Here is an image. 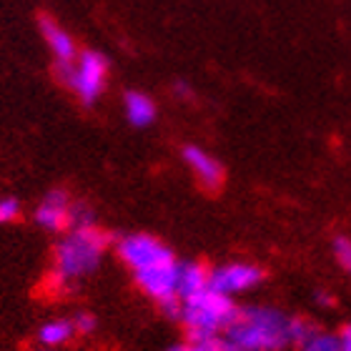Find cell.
Listing matches in <instances>:
<instances>
[{"mask_svg": "<svg viewBox=\"0 0 351 351\" xmlns=\"http://www.w3.org/2000/svg\"><path fill=\"white\" fill-rule=\"evenodd\" d=\"M121 261L128 266L136 284L148 299H154L169 319L181 316L178 274L181 261L173 251L151 234H128L116 243Z\"/></svg>", "mask_w": 351, "mask_h": 351, "instance_id": "6da1fadb", "label": "cell"}, {"mask_svg": "<svg viewBox=\"0 0 351 351\" xmlns=\"http://www.w3.org/2000/svg\"><path fill=\"white\" fill-rule=\"evenodd\" d=\"M110 246V236L93 226L68 228L56 246L53 256V281L58 289H73L78 281L98 271L103 256Z\"/></svg>", "mask_w": 351, "mask_h": 351, "instance_id": "7a4b0ae2", "label": "cell"}, {"mask_svg": "<svg viewBox=\"0 0 351 351\" xmlns=\"http://www.w3.org/2000/svg\"><path fill=\"white\" fill-rule=\"evenodd\" d=\"M223 337L246 351H284L293 346L291 316L271 306H239Z\"/></svg>", "mask_w": 351, "mask_h": 351, "instance_id": "3957f363", "label": "cell"}, {"mask_svg": "<svg viewBox=\"0 0 351 351\" xmlns=\"http://www.w3.org/2000/svg\"><path fill=\"white\" fill-rule=\"evenodd\" d=\"M236 311L239 306L234 304V296H226L208 286L204 291L181 301L178 322H181L189 341H211V339L226 334Z\"/></svg>", "mask_w": 351, "mask_h": 351, "instance_id": "277c9868", "label": "cell"}, {"mask_svg": "<svg viewBox=\"0 0 351 351\" xmlns=\"http://www.w3.org/2000/svg\"><path fill=\"white\" fill-rule=\"evenodd\" d=\"M63 83L73 88V93L86 106H93L103 95L106 83H108V58L98 51L78 53L73 68L63 75Z\"/></svg>", "mask_w": 351, "mask_h": 351, "instance_id": "5b68a950", "label": "cell"}, {"mask_svg": "<svg viewBox=\"0 0 351 351\" xmlns=\"http://www.w3.org/2000/svg\"><path fill=\"white\" fill-rule=\"evenodd\" d=\"M263 281V271L254 263L231 261L223 266L211 269V286L226 296H239V293L254 291Z\"/></svg>", "mask_w": 351, "mask_h": 351, "instance_id": "8992f818", "label": "cell"}, {"mask_svg": "<svg viewBox=\"0 0 351 351\" xmlns=\"http://www.w3.org/2000/svg\"><path fill=\"white\" fill-rule=\"evenodd\" d=\"M38 25H40L43 40H45V45L51 48L53 58H56V66H58V73H60V78H63V75L73 68L75 58H78L75 40L71 38V33H68V30L60 28L58 23L53 21V18H48V15H40Z\"/></svg>", "mask_w": 351, "mask_h": 351, "instance_id": "52a82bcc", "label": "cell"}, {"mask_svg": "<svg viewBox=\"0 0 351 351\" xmlns=\"http://www.w3.org/2000/svg\"><path fill=\"white\" fill-rule=\"evenodd\" d=\"M183 163L191 169V173L196 176V181L204 186L206 191H219L223 186V178H226V171L221 166L219 158H213L208 151L198 146H186L181 151Z\"/></svg>", "mask_w": 351, "mask_h": 351, "instance_id": "ba28073f", "label": "cell"}, {"mask_svg": "<svg viewBox=\"0 0 351 351\" xmlns=\"http://www.w3.org/2000/svg\"><path fill=\"white\" fill-rule=\"evenodd\" d=\"M68 219H71V201L66 191L53 189L43 196V201L36 208V223L45 231H68Z\"/></svg>", "mask_w": 351, "mask_h": 351, "instance_id": "9c48e42d", "label": "cell"}, {"mask_svg": "<svg viewBox=\"0 0 351 351\" xmlns=\"http://www.w3.org/2000/svg\"><path fill=\"white\" fill-rule=\"evenodd\" d=\"M211 286V269H206L198 261H181V274H178V299H189L193 293L204 291Z\"/></svg>", "mask_w": 351, "mask_h": 351, "instance_id": "30bf717a", "label": "cell"}, {"mask_svg": "<svg viewBox=\"0 0 351 351\" xmlns=\"http://www.w3.org/2000/svg\"><path fill=\"white\" fill-rule=\"evenodd\" d=\"M125 116L136 128H148L156 121V103L141 90H128L123 98Z\"/></svg>", "mask_w": 351, "mask_h": 351, "instance_id": "8fae6325", "label": "cell"}, {"mask_svg": "<svg viewBox=\"0 0 351 351\" xmlns=\"http://www.w3.org/2000/svg\"><path fill=\"white\" fill-rule=\"evenodd\" d=\"M75 337V326L73 319H56V322H45L40 329H38V341L40 346H51V349H58V346L68 344L71 339Z\"/></svg>", "mask_w": 351, "mask_h": 351, "instance_id": "7c38bea8", "label": "cell"}, {"mask_svg": "<svg viewBox=\"0 0 351 351\" xmlns=\"http://www.w3.org/2000/svg\"><path fill=\"white\" fill-rule=\"evenodd\" d=\"M299 351H341V339L324 334V331H314L306 341H301Z\"/></svg>", "mask_w": 351, "mask_h": 351, "instance_id": "4fadbf2b", "label": "cell"}, {"mask_svg": "<svg viewBox=\"0 0 351 351\" xmlns=\"http://www.w3.org/2000/svg\"><path fill=\"white\" fill-rule=\"evenodd\" d=\"M95 216L86 204H71V219H68V228H83L93 226Z\"/></svg>", "mask_w": 351, "mask_h": 351, "instance_id": "5bb4252c", "label": "cell"}, {"mask_svg": "<svg viewBox=\"0 0 351 351\" xmlns=\"http://www.w3.org/2000/svg\"><path fill=\"white\" fill-rule=\"evenodd\" d=\"M334 256L341 263V269H344L346 274H351V239H346V236L334 239Z\"/></svg>", "mask_w": 351, "mask_h": 351, "instance_id": "9a60e30c", "label": "cell"}, {"mask_svg": "<svg viewBox=\"0 0 351 351\" xmlns=\"http://www.w3.org/2000/svg\"><path fill=\"white\" fill-rule=\"evenodd\" d=\"M18 216H21V204H18V198L0 196V226L15 221Z\"/></svg>", "mask_w": 351, "mask_h": 351, "instance_id": "2e32d148", "label": "cell"}, {"mask_svg": "<svg viewBox=\"0 0 351 351\" xmlns=\"http://www.w3.org/2000/svg\"><path fill=\"white\" fill-rule=\"evenodd\" d=\"M221 337L211 339V341H183V344H173L166 351H219Z\"/></svg>", "mask_w": 351, "mask_h": 351, "instance_id": "e0dca14e", "label": "cell"}, {"mask_svg": "<svg viewBox=\"0 0 351 351\" xmlns=\"http://www.w3.org/2000/svg\"><path fill=\"white\" fill-rule=\"evenodd\" d=\"M73 326H75V334H78V337H88V334H93L98 324H95V316L83 311V314L73 316Z\"/></svg>", "mask_w": 351, "mask_h": 351, "instance_id": "ac0fdd59", "label": "cell"}, {"mask_svg": "<svg viewBox=\"0 0 351 351\" xmlns=\"http://www.w3.org/2000/svg\"><path fill=\"white\" fill-rule=\"evenodd\" d=\"M339 339H341V351H351V324L341 331V337Z\"/></svg>", "mask_w": 351, "mask_h": 351, "instance_id": "d6986e66", "label": "cell"}, {"mask_svg": "<svg viewBox=\"0 0 351 351\" xmlns=\"http://www.w3.org/2000/svg\"><path fill=\"white\" fill-rule=\"evenodd\" d=\"M219 351H246V349H241V346H236V344H231L226 337H221V341H219Z\"/></svg>", "mask_w": 351, "mask_h": 351, "instance_id": "ffe728a7", "label": "cell"}, {"mask_svg": "<svg viewBox=\"0 0 351 351\" xmlns=\"http://www.w3.org/2000/svg\"><path fill=\"white\" fill-rule=\"evenodd\" d=\"M176 95H181V98H191V88L189 83H176Z\"/></svg>", "mask_w": 351, "mask_h": 351, "instance_id": "44dd1931", "label": "cell"}, {"mask_svg": "<svg viewBox=\"0 0 351 351\" xmlns=\"http://www.w3.org/2000/svg\"><path fill=\"white\" fill-rule=\"evenodd\" d=\"M316 301H319V304H322V306H331V304H334V299H331L329 293H316Z\"/></svg>", "mask_w": 351, "mask_h": 351, "instance_id": "7402d4cb", "label": "cell"}, {"mask_svg": "<svg viewBox=\"0 0 351 351\" xmlns=\"http://www.w3.org/2000/svg\"><path fill=\"white\" fill-rule=\"evenodd\" d=\"M38 351H56V349H51V346H43V349H38Z\"/></svg>", "mask_w": 351, "mask_h": 351, "instance_id": "603a6c76", "label": "cell"}]
</instances>
